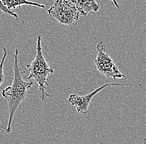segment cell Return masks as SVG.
Instances as JSON below:
<instances>
[{
	"instance_id": "1",
	"label": "cell",
	"mask_w": 146,
	"mask_h": 144,
	"mask_svg": "<svg viewBox=\"0 0 146 144\" xmlns=\"http://www.w3.org/2000/svg\"><path fill=\"white\" fill-rule=\"evenodd\" d=\"M18 55L19 50L15 49L13 54V77L12 85L2 90V96L7 99L8 108H9V121L8 126L6 127L1 126L4 128L5 132L9 133L12 130V122L17 109L21 104V103L25 99L29 94L28 90L33 86V81H26L23 80L22 74L23 71H20L18 65Z\"/></svg>"
},
{
	"instance_id": "2",
	"label": "cell",
	"mask_w": 146,
	"mask_h": 144,
	"mask_svg": "<svg viewBox=\"0 0 146 144\" xmlns=\"http://www.w3.org/2000/svg\"><path fill=\"white\" fill-rule=\"evenodd\" d=\"M27 70L29 71V75L26 80H34L38 85V90L40 93V99L44 101L46 97L51 96L46 93V89L49 85L47 83V78L50 74H53L54 70L49 65L42 53V37L37 36L36 37V55L34 60L30 65H26Z\"/></svg>"
},
{
	"instance_id": "3",
	"label": "cell",
	"mask_w": 146,
	"mask_h": 144,
	"mask_svg": "<svg viewBox=\"0 0 146 144\" xmlns=\"http://www.w3.org/2000/svg\"><path fill=\"white\" fill-rule=\"evenodd\" d=\"M96 57L95 59L96 68L101 75L114 81L117 79H125V76L119 70V67L114 62L112 58L106 52V46L104 42L100 41L96 45Z\"/></svg>"
},
{
	"instance_id": "4",
	"label": "cell",
	"mask_w": 146,
	"mask_h": 144,
	"mask_svg": "<svg viewBox=\"0 0 146 144\" xmlns=\"http://www.w3.org/2000/svg\"><path fill=\"white\" fill-rule=\"evenodd\" d=\"M47 13L60 24L66 26L76 24L80 18V13L76 6L67 0H55L53 5L47 9Z\"/></svg>"
},
{
	"instance_id": "5",
	"label": "cell",
	"mask_w": 146,
	"mask_h": 144,
	"mask_svg": "<svg viewBox=\"0 0 146 144\" xmlns=\"http://www.w3.org/2000/svg\"><path fill=\"white\" fill-rule=\"evenodd\" d=\"M133 85H134L133 84H119V83L106 84L86 95H77L76 94H72L69 95L67 101L73 107H75L77 113L82 114H86L89 110V106H90L91 99H93V97L96 95L100 90L107 87H112V86H133Z\"/></svg>"
},
{
	"instance_id": "6",
	"label": "cell",
	"mask_w": 146,
	"mask_h": 144,
	"mask_svg": "<svg viewBox=\"0 0 146 144\" xmlns=\"http://www.w3.org/2000/svg\"><path fill=\"white\" fill-rule=\"evenodd\" d=\"M71 2L82 16H86L91 12L97 13L100 10V5L96 0H71Z\"/></svg>"
},
{
	"instance_id": "7",
	"label": "cell",
	"mask_w": 146,
	"mask_h": 144,
	"mask_svg": "<svg viewBox=\"0 0 146 144\" xmlns=\"http://www.w3.org/2000/svg\"><path fill=\"white\" fill-rule=\"evenodd\" d=\"M3 5L9 10L15 9L18 7H20L22 5H29V6H34L40 9H45L46 6L44 4L35 3V2H31L28 0H2Z\"/></svg>"
},
{
	"instance_id": "8",
	"label": "cell",
	"mask_w": 146,
	"mask_h": 144,
	"mask_svg": "<svg viewBox=\"0 0 146 144\" xmlns=\"http://www.w3.org/2000/svg\"><path fill=\"white\" fill-rule=\"evenodd\" d=\"M3 57L1 59V61H0V87L2 86L3 83L4 82V74H3V65H4V61L6 60V57H7V50L4 46H3Z\"/></svg>"
},
{
	"instance_id": "9",
	"label": "cell",
	"mask_w": 146,
	"mask_h": 144,
	"mask_svg": "<svg viewBox=\"0 0 146 144\" xmlns=\"http://www.w3.org/2000/svg\"><path fill=\"white\" fill-rule=\"evenodd\" d=\"M0 11L3 12V13H6V14H9V16H12V17H13L14 18H16V19H18V14L15 13L14 12H13L12 10H9V9H7V8L3 5L2 0H0Z\"/></svg>"
},
{
	"instance_id": "10",
	"label": "cell",
	"mask_w": 146,
	"mask_h": 144,
	"mask_svg": "<svg viewBox=\"0 0 146 144\" xmlns=\"http://www.w3.org/2000/svg\"><path fill=\"white\" fill-rule=\"evenodd\" d=\"M112 2H113V3H114V5L117 8V9H119V3H117V0H111Z\"/></svg>"
},
{
	"instance_id": "11",
	"label": "cell",
	"mask_w": 146,
	"mask_h": 144,
	"mask_svg": "<svg viewBox=\"0 0 146 144\" xmlns=\"http://www.w3.org/2000/svg\"><path fill=\"white\" fill-rule=\"evenodd\" d=\"M143 143H146V137L143 138Z\"/></svg>"
},
{
	"instance_id": "12",
	"label": "cell",
	"mask_w": 146,
	"mask_h": 144,
	"mask_svg": "<svg viewBox=\"0 0 146 144\" xmlns=\"http://www.w3.org/2000/svg\"><path fill=\"white\" fill-rule=\"evenodd\" d=\"M142 144H146V143H142Z\"/></svg>"
}]
</instances>
